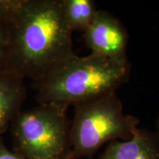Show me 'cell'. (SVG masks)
I'll use <instances>...</instances> for the list:
<instances>
[{
  "label": "cell",
  "instance_id": "obj_9",
  "mask_svg": "<svg viewBox=\"0 0 159 159\" xmlns=\"http://www.w3.org/2000/svg\"><path fill=\"white\" fill-rule=\"evenodd\" d=\"M21 2L22 0H0V22L9 25Z\"/></svg>",
  "mask_w": 159,
  "mask_h": 159
},
{
  "label": "cell",
  "instance_id": "obj_7",
  "mask_svg": "<svg viewBox=\"0 0 159 159\" xmlns=\"http://www.w3.org/2000/svg\"><path fill=\"white\" fill-rule=\"evenodd\" d=\"M27 96L24 79L8 70H0V135L11 128Z\"/></svg>",
  "mask_w": 159,
  "mask_h": 159
},
{
  "label": "cell",
  "instance_id": "obj_1",
  "mask_svg": "<svg viewBox=\"0 0 159 159\" xmlns=\"http://www.w3.org/2000/svg\"><path fill=\"white\" fill-rule=\"evenodd\" d=\"M6 70L36 83L76 55L62 0H22L8 25Z\"/></svg>",
  "mask_w": 159,
  "mask_h": 159
},
{
  "label": "cell",
  "instance_id": "obj_5",
  "mask_svg": "<svg viewBox=\"0 0 159 159\" xmlns=\"http://www.w3.org/2000/svg\"><path fill=\"white\" fill-rule=\"evenodd\" d=\"M83 39L91 54L119 65H130L127 55L128 32L120 20L109 12L97 10L92 23L83 33Z\"/></svg>",
  "mask_w": 159,
  "mask_h": 159
},
{
  "label": "cell",
  "instance_id": "obj_10",
  "mask_svg": "<svg viewBox=\"0 0 159 159\" xmlns=\"http://www.w3.org/2000/svg\"><path fill=\"white\" fill-rule=\"evenodd\" d=\"M9 26L0 22V70L5 69L9 53Z\"/></svg>",
  "mask_w": 159,
  "mask_h": 159
},
{
  "label": "cell",
  "instance_id": "obj_8",
  "mask_svg": "<svg viewBox=\"0 0 159 159\" xmlns=\"http://www.w3.org/2000/svg\"><path fill=\"white\" fill-rule=\"evenodd\" d=\"M65 18L72 32L84 33L92 23L97 12L92 0H62Z\"/></svg>",
  "mask_w": 159,
  "mask_h": 159
},
{
  "label": "cell",
  "instance_id": "obj_3",
  "mask_svg": "<svg viewBox=\"0 0 159 159\" xmlns=\"http://www.w3.org/2000/svg\"><path fill=\"white\" fill-rule=\"evenodd\" d=\"M70 125V159L91 158L113 141L130 139L140 120L125 114L116 91L74 105Z\"/></svg>",
  "mask_w": 159,
  "mask_h": 159
},
{
  "label": "cell",
  "instance_id": "obj_4",
  "mask_svg": "<svg viewBox=\"0 0 159 159\" xmlns=\"http://www.w3.org/2000/svg\"><path fill=\"white\" fill-rule=\"evenodd\" d=\"M67 109L50 105L21 111L11 125L13 150L27 159H70Z\"/></svg>",
  "mask_w": 159,
  "mask_h": 159
},
{
  "label": "cell",
  "instance_id": "obj_2",
  "mask_svg": "<svg viewBox=\"0 0 159 159\" xmlns=\"http://www.w3.org/2000/svg\"><path fill=\"white\" fill-rule=\"evenodd\" d=\"M130 67L91 53L87 56L75 55L33 83L37 101L68 110L70 105L116 91L128 80Z\"/></svg>",
  "mask_w": 159,
  "mask_h": 159
},
{
  "label": "cell",
  "instance_id": "obj_11",
  "mask_svg": "<svg viewBox=\"0 0 159 159\" xmlns=\"http://www.w3.org/2000/svg\"><path fill=\"white\" fill-rule=\"evenodd\" d=\"M0 159H27L14 150H10L0 139Z\"/></svg>",
  "mask_w": 159,
  "mask_h": 159
},
{
  "label": "cell",
  "instance_id": "obj_6",
  "mask_svg": "<svg viewBox=\"0 0 159 159\" xmlns=\"http://www.w3.org/2000/svg\"><path fill=\"white\" fill-rule=\"evenodd\" d=\"M99 159H159L158 134L138 128L128 140L106 144Z\"/></svg>",
  "mask_w": 159,
  "mask_h": 159
},
{
  "label": "cell",
  "instance_id": "obj_12",
  "mask_svg": "<svg viewBox=\"0 0 159 159\" xmlns=\"http://www.w3.org/2000/svg\"><path fill=\"white\" fill-rule=\"evenodd\" d=\"M156 126H157V134H158L159 136V116L158 117V119H157V122H156Z\"/></svg>",
  "mask_w": 159,
  "mask_h": 159
}]
</instances>
